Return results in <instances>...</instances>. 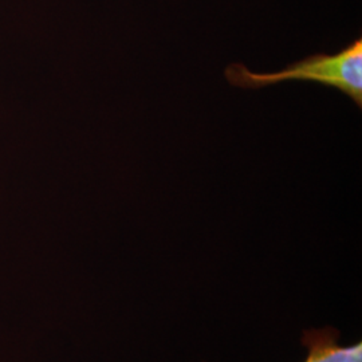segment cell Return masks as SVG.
Instances as JSON below:
<instances>
[{
	"label": "cell",
	"instance_id": "cell-1",
	"mask_svg": "<svg viewBox=\"0 0 362 362\" xmlns=\"http://www.w3.org/2000/svg\"><path fill=\"white\" fill-rule=\"evenodd\" d=\"M230 85L240 89H262L282 82L305 81L334 88L362 107V39L358 37L336 54L318 52L275 73H254L243 64L224 70Z\"/></svg>",
	"mask_w": 362,
	"mask_h": 362
},
{
	"label": "cell",
	"instance_id": "cell-2",
	"mask_svg": "<svg viewBox=\"0 0 362 362\" xmlns=\"http://www.w3.org/2000/svg\"><path fill=\"white\" fill-rule=\"evenodd\" d=\"M338 330L333 327L313 329L303 333L302 344L309 350L305 362H362V344L341 346Z\"/></svg>",
	"mask_w": 362,
	"mask_h": 362
}]
</instances>
